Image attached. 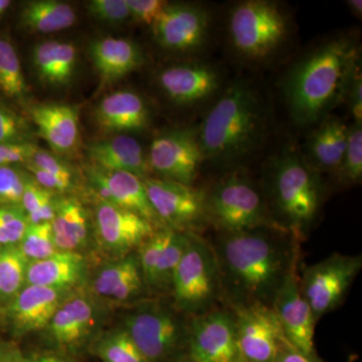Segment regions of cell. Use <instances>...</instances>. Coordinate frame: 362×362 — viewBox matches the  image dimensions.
I'll list each match as a JSON object with an SVG mask.
<instances>
[{
    "instance_id": "74e56055",
    "label": "cell",
    "mask_w": 362,
    "mask_h": 362,
    "mask_svg": "<svg viewBox=\"0 0 362 362\" xmlns=\"http://www.w3.org/2000/svg\"><path fill=\"white\" fill-rule=\"evenodd\" d=\"M35 132L30 124L13 109L0 102V144H30Z\"/></svg>"
},
{
    "instance_id": "83f0119b",
    "label": "cell",
    "mask_w": 362,
    "mask_h": 362,
    "mask_svg": "<svg viewBox=\"0 0 362 362\" xmlns=\"http://www.w3.org/2000/svg\"><path fill=\"white\" fill-rule=\"evenodd\" d=\"M52 230L58 251L75 252L84 246L89 230L85 207L75 197H57Z\"/></svg>"
},
{
    "instance_id": "ab89813d",
    "label": "cell",
    "mask_w": 362,
    "mask_h": 362,
    "mask_svg": "<svg viewBox=\"0 0 362 362\" xmlns=\"http://www.w3.org/2000/svg\"><path fill=\"white\" fill-rule=\"evenodd\" d=\"M28 226V218L21 207L0 206V249L18 246Z\"/></svg>"
},
{
    "instance_id": "7c38bea8",
    "label": "cell",
    "mask_w": 362,
    "mask_h": 362,
    "mask_svg": "<svg viewBox=\"0 0 362 362\" xmlns=\"http://www.w3.org/2000/svg\"><path fill=\"white\" fill-rule=\"evenodd\" d=\"M147 158L150 170L158 175L157 178L194 185L204 162L197 129H173L156 136Z\"/></svg>"
},
{
    "instance_id": "5bb4252c",
    "label": "cell",
    "mask_w": 362,
    "mask_h": 362,
    "mask_svg": "<svg viewBox=\"0 0 362 362\" xmlns=\"http://www.w3.org/2000/svg\"><path fill=\"white\" fill-rule=\"evenodd\" d=\"M211 16L206 7L192 4H169L151 26L154 40L162 49L192 52L206 44Z\"/></svg>"
},
{
    "instance_id": "681fc988",
    "label": "cell",
    "mask_w": 362,
    "mask_h": 362,
    "mask_svg": "<svg viewBox=\"0 0 362 362\" xmlns=\"http://www.w3.org/2000/svg\"><path fill=\"white\" fill-rule=\"evenodd\" d=\"M28 362H65V361H62V359L58 358V357L42 356V357H39V358L33 359V361H30Z\"/></svg>"
},
{
    "instance_id": "7dc6e473",
    "label": "cell",
    "mask_w": 362,
    "mask_h": 362,
    "mask_svg": "<svg viewBox=\"0 0 362 362\" xmlns=\"http://www.w3.org/2000/svg\"><path fill=\"white\" fill-rule=\"evenodd\" d=\"M276 362H321L315 356H306L286 341L281 347Z\"/></svg>"
},
{
    "instance_id": "4316f807",
    "label": "cell",
    "mask_w": 362,
    "mask_h": 362,
    "mask_svg": "<svg viewBox=\"0 0 362 362\" xmlns=\"http://www.w3.org/2000/svg\"><path fill=\"white\" fill-rule=\"evenodd\" d=\"M144 288L138 256L133 255L104 267L94 281V290L98 295L117 301L139 296Z\"/></svg>"
},
{
    "instance_id": "5b68a950",
    "label": "cell",
    "mask_w": 362,
    "mask_h": 362,
    "mask_svg": "<svg viewBox=\"0 0 362 362\" xmlns=\"http://www.w3.org/2000/svg\"><path fill=\"white\" fill-rule=\"evenodd\" d=\"M228 32L237 56L261 65L277 56L287 44L291 20L278 2L247 0L235 4L228 14Z\"/></svg>"
},
{
    "instance_id": "b9f144b4",
    "label": "cell",
    "mask_w": 362,
    "mask_h": 362,
    "mask_svg": "<svg viewBox=\"0 0 362 362\" xmlns=\"http://www.w3.org/2000/svg\"><path fill=\"white\" fill-rule=\"evenodd\" d=\"M25 165H32L33 168L42 169L52 175L75 180V170L68 161L65 160L63 157L57 156L54 152L47 151V150L40 148V147L35 149L30 161Z\"/></svg>"
},
{
    "instance_id": "d4e9b609",
    "label": "cell",
    "mask_w": 362,
    "mask_h": 362,
    "mask_svg": "<svg viewBox=\"0 0 362 362\" xmlns=\"http://www.w3.org/2000/svg\"><path fill=\"white\" fill-rule=\"evenodd\" d=\"M93 166L106 185L111 204L138 214L156 228H164L152 209L141 178L125 171L106 170Z\"/></svg>"
},
{
    "instance_id": "8992f818",
    "label": "cell",
    "mask_w": 362,
    "mask_h": 362,
    "mask_svg": "<svg viewBox=\"0 0 362 362\" xmlns=\"http://www.w3.org/2000/svg\"><path fill=\"white\" fill-rule=\"evenodd\" d=\"M206 204L209 223L220 233L280 228L272 218L263 188L244 171L228 173L206 190Z\"/></svg>"
},
{
    "instance_id": "7bdbcfd3",
    "label": "cell",
    "mask_w": 362,
    "mask_h": 362,
    "mask_svg": "<svg viewBox=\"0 0 362 362\" xmlns=\"http://www.w3.org/2000/svg\"><path fill=\"white\" fill-rule=\"evenodd\" d=\"M131 18L152 26L169 4L164 0H126Z\"/></svg>"
},
{
    "instance_id": "277c9868",
    "label": "cell",
    "mask_w": 362,
    "mask_h": 362,
    "mask_svg": "<svg viewBox=\"0 0 362 362\" xmlns=\"http://www.w3.org/2000/svg\"><path fill=\"white\" fill-rule=\"evenodd\" d=\"M262 188L274 221L301 242L322 207L320 173L307 164L301 152L287 145L269 163Z\"/></svg>"
},
{
    "instance_id": "ee69618b",
    "label": "cell",
    "mask_w": 362,
    "mask_h": 362,
    "mask_svg": "<svg viewBox=\"0 0 362 362\" xmlns=\"http://www.w3.org/2000/svg\"><path fill=\"white\" fill-rule=\"evenodd\" d=\"M28 173L33 176L40 187L45 188L54 194H66L75 188V180L52 175L32 165H23Z\"/></svg>"
},
{
    "instance_id": "30bf717a",
    "label": "cell",
    "mask_w": 362,
    "mask_h": 362,
    "mask_svg": "<svg viewBox=\"0 0 362 362\" xmlns=\"http://www.w3.org/2000/svg\"><path fill=\"white\" fill-rule=\"evenodd\" d=\"M143 182L152 209L164 228L199 235L209 225L206 190L150 176Z\"/></svg>"
},
{
    "instance_id": "f5cc1de1",
    "label": "cell",
    "mask_w": 362,
    "mask_h": 362,
    "mask_svg": "<svg viewBox=\"0 0 362 362\" xmlns=\"http://www.w3.org/2000/svg\"><path fill=\"white\" fill-rule=\"evenodd\" d=\"M0 362H2V361H0Z\"/></svg>"
},
{
    "instance_id": "52a82bcc",
    "label": "cell",
    "mask_w": 362,
    "mask_h": 362,
    "mask_svg": "<svg viewBox=\"0 0 362 362\" xmlns=\"http://www.w3.org/2000/svg\"><path fill=\"white\" fill-rule=\"evenodd\" d=\"M173 306L188 317L206 314L223 302L220 270L211 243L187 233V244L171 282Z\"/></svg>"
},
{
    "instance_id": "8fae6325",
    "label": "cell",
    "mask_w": 362,
    "mask_h": 362,
    "mask_svg": "<svg viewBox=\"0 0 362 362\" xmlns=\"http://www.w3.org/2000/svg\"><path fill=\"white\" fill-rule=\"evenodd\" d=\"M228 308L235 317L240 362H276L287 339L272 307L252 304Z\"/></svg>"
},
{
    "instance_id": "1f68e13d",
    "label": "cell",
    "mask_w": 362,
    "mask_h": 362,
    "mask_svg": "<svg viewBox=\"0 0 362 362\" xmlns=\"http://www.w3.org/2000/svg\"><path fill=\"white\" fill-rule=\"evenodd\" d=\"M56 195L40 187L28 173L21 201L28 225L52 223L56 213Z\"/></svg>"
},
{
    "instance_id": "816d5d0a",
    "label": "cell",
    "mask_w": 362,
    "mask_h": 362,
    "mask_svg": "<svg viewBox=\"0 0 362 362\" xmlns=\"http://www.w3.org/2000/svg\"><path fill=\"white\" fill-rule=\"evenodd\" d=\"M177 362H195V361H194V359L190 358V357L188 356L187 354H185V356L181 357L180 361H178Z\"/></svg>"
},
{
    "instance_id": "f907efd6",
    "label": "cell",
    "mask_w": 362,
    "mask_h": 362,
    "mask_svg": "<svg viewBox=\"0 0 362 362\" xmlns=\"http://www.w3.org/2000/svg\"><path fill=\"white\" fill-rule=\"evenodd\" d=\"M11 2L9 0H0V16L4 13V11L8 8L9 6H11Z\"/></svg>"
},
{
    "instance_id": "7402d4cb",
    "label": "cell",
    "mask_w": 362,
    "mask_h": 362,
    "mask_svg": "<svg viewBox=\"0 0 362 362\" xmlns=\"http://www.w3.org/2000/svg\"><path fill=\"white\" fill-rule=\"evenodd\" d=\"M64 290L28 285L11 301V319L21 332L37 331L49 326L62 304Z\"/></svg>"
},
{
    "instance_id": "7a4b0ae2",
    "label": "cell",
    "mask_w": 362,
    "mask_h": 362,
    "mask_svg": "<svg viewBox=\"0 0 362 362\" xmlns=\"http://www.w3.org/2000/svg\"><path fill=\"white\" fill-rule=\"evenodd\" d=\"M361 66L358 42L352 35L330 37L304 54L284 82L293 121L305 127L329 116L345 101L350 80Z\"/></svg>"
},
{
    "instance_id": "f1b7e54d",
    "label": "cell",
    "mask_w": 362,
    "mask_h": 362,
    "mask_svg": "<svg viewBox=\"0 0 362 362\" xmlns=\"http://www.w3.org/2000/svg\"><path fill=\"white\" fill-rule=\"evenodd\" d=\"M94 321L92 305L76 297L61 304L49 324L52 337L62 345H73L89 332Z\"/></svg>"
},
{
    "instance_id": "f35d334b",
    "label": "cell",
    "mask_w": 362,
    "mask_h": 362,
    "mask_svg": "<svg viewBox=\"0 0 362 362\" xmlns=\"http://www.w3.org/2000/svg\"><path fill=\"white\" fill-rule=\"evenodd\" d=\"M28 175L23 165L0 166V206L21 207Z\"/></svg>"
},
{
    "instance_id": "9a60e30c",
    "label": "cell",
    "mask_w": 362,
    "mask_h": 362,
    "mask_svg": "<svg viewBox=\"0 0 362 362\" xmlns=\"http://www.w3.org/2000/svg\"><path fill=\"white\" fill-rule=\"evenodd\" d=\"M286 339L306 356H315L314 330L317 320L300 289L297 266L286 277L272 303Z\"/></svg>"
},
{
    "instance_id": "484cf974",
    "label": "cell",
    "mask_w": 362,
    "mask_h": 362,
    "mask_svg": "<svg viewBox=\"0 0 362 362\" xmlns=\"http://www.w3.org/2000/svg\"><path fill=\"white\" fill-rule=\"evenodd\" d=\"M84 259L77 252L58 251L39 261H30L26 270V284L64 290L81 278Z\"/></svg>"
},
{
    "instance_id": "44dd1931",
    "label": "cell",
    "mask_w": 362,
    "mask_h": 362,
    "mask_svg": "<svg viewBox=\"0 0 362 362\" xmlns=\"http://www.w3.org/2000/svg\"><path fill=\"white\" fill-rule=\"evenodd\" d=\"M87 154L93 165L106 170L125 171L141 180L149 177L148 158L135 138L117 135L99 140L87 147Z\"/></svg>"
},
{
    "instance_id": "9c48e42d",
    "label": "cell",
    "mask_w": 362,
    "mask_h": 362,
    "mask_svg": "<svg viewBox=\"0 0 362 362\" xmlns=\"http://www.w3.org/2000/svg\"><path fill=\"white\" fill-rule=\"evenodd\" d=\"M361 268V255L334 252L305 269L299 277L300 289L317 321L342 303Z\"/></svg>"
},
{
    "instance_id": "d590c367",
    "label": "cell",
    "mask_w": 362,
    "mask_h": 362,
    "mask_svg": "<svg viewBox=\"0 0 362 362\" xmlns=\"http://www.w3.org/2000/svg\"><path fill=\"white\" fill-rule=\"evenodd\" d=\"M340 185L361 183L362 177V124L350 125L349 141L339 168L334 173Z\"/></svg>"
},
{
    "instance_id": "bcb514c9",
    "label": "cell",
    "mask_w": 362,
    "mask_h": 362,
    "mask_svg": "<svg viewBox=\"0 0 362 362\" xmlns=\"http://www.w3.org/2000/svg\"><path fill=\"white\" fill-rule=\"evenodd\" d=\"M345 101L349 102L350 112L354 117V123L362 124V74L361 66L350 80Z\"/></svg>"
},
{
    "instance_id": "ffe728a7",
    "label": "cell",
    "mask_w": 362,
    "mask_h": 362,
    "mask_svg": "<svg viewBox=\"0 0 362 362\" xmlns=\"http://www.w3.org/2000/svg\"><path fill=\"white\" fill-rule=\"evenodd\" d=\"M350 126L337 116H327L312 132L305 145V161L317 173H333L341 163Z\"/></svg>"
},
{
    "instance_id": "cb8c5ba5",
    "label": "cell",
    "mask_w": 362,
    "mask_h": 362,
    "mask_svg": "<svg viewBox=\"0 0 362 362\" xmlns=\"http://www.w3.org/2000/svg\"><path fill=\"white\" fill-rule=\"evenodd\" d=\"M33 64L40 82L52 87H65L77 70V47L71 42L45 40L33 49Z\"/></svg>"
},
{
    "instance_id": "2e32d148",
    "label": "cell",
    "mask_w": 362,
    "mask_h": 362,
    "mask_svg": "<svg viewBox=\"0 0 362 362\" xmlns=\"http://www.w3.org/2000/svg\"><path fill=\"white\" fill-rule=\"evenodd\" d=\"M158 84L173 103L192 106L216 95L223 87V77L211 64L192 62L164 69L158 75Z\"/></svg>"
},
{
    "instance_id": "603a6c76",
    "label": "cell",
    "mask_w": 362,
    "mask_h": 362,
    "mask_svg": "<svg viewBox=\"0 0 362 362\" xmlns=\"http://www.w3.org/2000/svg\"><path fill=\"white\" fill-rule=\"evenodd\" d=\"M90 58L104 83H113L144 63L141 47L133 40L104 37L90 45Z\"/></svg>"
},
{
    "instance_id": "836d02e7",
    "label": "cell",
    "mask_w": 362,
    "mask_h": 362,
    "mask_svg": "<svg viewBox=\"0 0 362 362\" xmlns=\"http://www.w3.org/2000/svg\"><path fill=\"white\" fill-rule=\"evenodd\" d=\"M187 244V233L173 230L170 240L157 265L147 289L153 292H168L171 289L173 274L180 264Z\"/></svg>"
},
{
    "instance_id": "f546056e",
    "label": "cell",
    "mask_w": 362,
    "mask_h": 362,
    "mask_svg": "<svg viewBox=\"0 0 362 362\" xmlns=\"http://www.w3.org/2000/svg\"><path fill=\"white\" fill-rule=\"evenodd\" d=\"M21 25L37 33L68 30L77 21L75 9L59 0H33L26 2L21 13Z\"/></svg>"
},
{
    "instance_id": "8d00e7d4",
    "label": "cell",
    "mask_w": 362,
    "mask_h": 362,
    "mask_svg": "<svg viewBox=\"0 0 362 362\" xmlns=\"http://www.w3.org/2000/svg\"><path fill=\"white\" fill-rule=\"evenodd\" d=\"M28 261L49 258L58 252L52 237V223L28 225L18 245Z\"/></svg>"
},
{
    "instance_id": "e575fe53",
    "label": "cell",
    "mask_w": 362,
    "mask_h": 362,
    "mask_svg": "<svg viewBox=\"0 0 362 362\" xmlns=\"http://www.w3.org/2000/svg\"><path fill=\"white\" fill-rule=\"evenodd\" d=\"M97 354L104 362H148L125 329L102 338L97 344Z\"/></svg>"
},
{
    "instance_id": "f6af8a7d",
    "label": "cell",
    "mask_w": 362,
    "mask_h": 362,
    "mask_svg": "<svg viewBox=\"0 0 362 362\" xmlns=\"http://www.w3.org/2000/svg\"><path fill=\"white\" fill-rule=\"evenodd\" d=\"M37 147L35 143L0 144V166L25 165Z\"/></svg>"
},
{
    "instance_id": "d6986e66",
    "label": "cell",
    "mask_w": 362,
    "mask_h": 362,
    "mask_svg": "<svg viewBox=\"0 0 362 362\" xmlns=\"http://www.w3.org/2000/svg\"><path fill=\"white\" fill-rule=\"evenodd\" d=\"M95 120L108 132H132L146 129L150 112L144 99L131 90L107 95L95 109Z\"/></svg>"
},
{
    "instance_id": "d6a6232c",
    "label": "cell",
    "mask_w": 362,
    "mask_h": 362,
    "mask_svg": "<svg viewBox=\"0 0 362 362\" xmlns=\"http://www.w3.org/2000/svg\"><path fill=\"white\" fill-rule=\"evenodd\" d=\"M0 89L6 96L18 100L28 92L18 52L6 39H0Z\"/></svg>"
},
{
    "instance_id": "e0dca14e",
    "label": "cell",
    "mask_w": 362,
    "mask_h": 362,
    "mask_svg": "<svg viewBox=\"0 0 362 362\" xmlns=\"http://www.w3.org/2000/svg\"><path fill=\"white\" fill-rule=\"evenodd\" d=\"M95 225L102 245L118 254L139 247L158 228L138 214L106 202H98Z\"/></svg>"
},
{
    "instance_id": "4fadbf2b",
    "label": "cell",
    "mask_w": 362,
    "mask_h": 362,
    "mask_svg": "<svg viewBox=\"0 0 362 362\" xmlns=\"http://www.w3.org/2000/svg\"><path fill=\"white\" fill-rule=\"evenodd\" d=\"M187 354L195 362H240L235 317L228 306L190 318Z\"/></svg>"
},
{
    "instance_id": "4dcf8cb0",
    "label": "cell",
    "mask_w": 362,
    "mask_h": 362,
    "mask_svg": "<svg viewBox=\"0 0 362 362\" xmlns=\"http://www.w3.org/2000/svg\"><path fill=\"white\" fill-rule=\"evenodd\" d=\"M28 263L18 246L0 249V302L13 301L21 291Z\"/></svg>"
},
{
    "instance_id": "6da1fadb",
    "label": "cell",
    "mask_w": 362,
    "mask_h": 362,
    "mask_svg": "<svg viewBox=\"0 0 362 362\" xmlns=\"http://www.w3.org/2000/svg\"><path fill=\"white\" fill-rule=\"evenodd\" d=\"M299 243L280 228L220 233L211 246L220 270L223 303L271 307L279 288L297 266Z\"/></svg>"
},
{
    "instance_id": "c3c4849f",
    "label": "cell",
    "mask_w": 362,
    "mask_h": 362,
    "mask_svg": "<svg viewBox=\"0 0 362 362\" xmlns=\"http://www.w3.org/2000/svg\"><path fill=\"white\" fill-rule=\"evenodd\" d=\"M347 6H349L350 11L352 13L356 14L357 18H361L362 14V1L361 0H349L347 1Z\"/></svg>"
},
{
    "instance_id": "60d3db41",
    "label": "cell",
    "mask_w": 362,
    "mask_h": 362,
    "mask_svg": "<svg viewBox=\"0 0 362 362\" xmlns=\"http://www.w3.org/2000/svg\"><path fill=\"white\" fill-rule=\"evenodd\" d=\"M87 8L93 18L109 25H122L131 18L126 0H92Z\"/></svg>"
},
{
    "instance_id": "ba28073f",
    "label": "cell",
    "mask_w": 362,
    "mask_h": 362,
    "mask_svg": "<svg viewBox=\"0 0 362 362\" xmlns=\"http://www.w3.org/2000/svg\"><path fill=\"white\" fill-rule=\"evenodd\" d=\"M175 306L145 301L125 317L124 328L148 362H169L182 349L187 350L190 317L178 315Z\"/></svg>"
},
{
    "instance_id": "3957f363",
    "label": "cell",
    "mask_w": 362,
    "mask_h": 362,
    "mask_svg": "<svg viewBox=\"0 0 362 362\" xmlns=\"http://www.w3.org/2000/svg\"><path fill=\"white\" fill-rule=\"evenodd\" d=\"M268 110L261 92L235 80L207 112L197 129L204 161L232 166L246 160L265 139Z\"/></svg>"
},
{
    "instance_id": "ac0fdd59",
    "label": "cell",
    "mask_w": 362,
    "mask_h": 362,
    "mask_svg": "<svg viewBox=\"0 0 362 362\" xmlns=\"http://www.w3.org/2000/svg\"><path fill=\"white\" fill-rule=\"evenodd\" d=\"M30 115L37 134L47 141L57 156H66L77 148L80 127L76 107L57 103L33 105Z\"/></svg>"
}]
</instances>
